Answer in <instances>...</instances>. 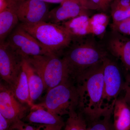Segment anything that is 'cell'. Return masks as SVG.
Returning <instances> with one entry per match:
<instances>
[{
    "label": "cell",
    "mask_w": 130,
    "mask_h": 130,
    "mask_svg": "<svg viewBox=\"0 0 130 130\" xmlns=\"http://www.w3.org/2000/svg\"><path fill=\"white\" fill-rule=\"evenodd\" d=\"M113 23L120 22L130 18V8L126 9H112Z\"/></svg>",
    "instance_id": "23"
},
{
    "label": "cell",
    "mask_w": 130,
    "mask_h": 130,
    "mask_svg": "<svg viewBox=\"0 0 130 130\" xmlns=\"http://www.w3.org/2000/svg\"><path fill=\"white\" fill-rule=\"evenodd\" d=\"M89 19L87 14H83L63 22L62 25L69 31L73 39L79 38L89 34Z\"/></svg>",
    "instance_id": "17"
},
{
    "label": "cell",
    "mask_w": 130,
    "mask_h": 130,
    "mask_svg": "<svg viewBox=\"0 0 130 130\" xmlns=\"http://www.w3.org/2000/svg\"><path fill=\"white\" fill-rule=\"evenodd\" d=\"M0 43V75L2 79L11 87L22 69L23 58L15 52L6 41Z\"/></svg>",
    "instance_id": "8"
},
{
    "label": "cell",
    "mask_w": 130,
    "mask_h": 130,
    "mask_svg": "<svg viewBox=\"0 0 130 130\" xmlns=\"http://www.w3.org/2000/svg\"><path fill=\"white\" fill-rule=\"evenodd\" d=\"M8 0H0V12H1L8 6Z\"/></svg>",
    "instance_id": "29"
},
{
    "label": "cell",
    "mask_w": 130,
    "mask_h": 130,
    "mask_svg": "<svg viewBox=\"0 0 130 130\" xmlns=\"http://www.w3.org/2000/svg\"><path fill=\"white\" fill-rule=\"evenodd\" d=\"M6 41L15 52L24 58L51 53L19 24L10 33Z\"/></svg>",
    "instance_id": "6"
},
{
    "label": "cell",
    "mask_w": 130,
    "mask_h": 130,
    "mask_svg": "<svg viewBox=\"0 0 130 130\" xmlns=\"http://www.w3.org/2000/svg\"><path fill=\"white\" fill-rule=\"evenodd\" d=\"M16 10L21 23L46 22L50 11L48 4L41 0H17Z\"/></svg>",
    "instance_id": "9"
},
{
    "label": "cell",
    "mask_w": 130,
    "mask_h": 130,
    "mask_svg": "<svg viewBox=\"0 0 130 130\" xmlns=\"http://www.w3.org/2000/svg\"><path fill=\"white\" fill-rule=\"evenodd\" d=\"M114 105L99 119L87 123V130H115L111 120Z\"/></svg>",
    "instance_id": "19"
},
{
    "label": "cell",
    "mask_w": 130,
    "mask_h": 130,
    "mask_svg": "<svg viewBox=\"0 0 130 130\" xmlns=\"http://www.w3.org/2000/svg\"><path fill=\"white\" fill-rule=\"evenodd\" d=\"M103 63V105L105 108H109L114 104L120 93L124 90L125 81L119 67L114 61L107 57Z\"/></svg>",
    "instance_id": "7"
},
{
    "label": "cell",
    "mask_w": 130,
    "mask_h": 130,
    "mask_svg": "<svg viewBox=\"0 0 130 130\" xmlns=\"http://www.w3.org/2000/svg\"><path fill=\"white\" fill-rule=\"evenodd\" d=\"M113 116L115 130H130V108L123 98L115 101Z\"/></svg>",
    "instance_id": "16"
},
{
    "label": "cell",
    "mask_w": 130,
    "mask_h": 130,
    "mask_svg": "<svg viewBox=\"0 0 130 130\" xmlns=\"http://www.w3.org/2000/svg\"><path fill=\"white\" fill-rule=\"evenodd\" d=\"M79 95L72 79L68 78L47 91L44 101L37 105L56 115H68L79 106Z\"/></svg>",
    "instance_id": "4"
},
{
    "label": "cell",
    "mask_w": 130,
    "mask_h": 130,
    "mask_svg": "<svg viewBox=\"0 0 130 130\" xmlns=\"http://www.w3.org/2000/svg\"><path fill=\"white\" fill-rule=\"evenodd\" d=\"M108 47L112 54L120 60L126 71L130 72V40L116 35L109 40Z\"/></svg>",
    "instance_id": "13"
},
{
    "label": "cell",
    "mask_w": 130,
    "mask_h": 130,
    "mask_svg": "<svg viewBox=\"0 0 130 130\" xmlns=\"http://www.w3.org/2000/svg\"><path fill=\"white\" fill-rule=\"evenodd\" d=\"M113 0H91L97 8L106 11Z\"/></svg>",
    "instance_id": "27"
},
{
    "label": "cell",
    "mask_w": 130,
    "mask_h": 130,
    "mask_svg": "<svg viewBox=\"0 0 130 130\" xmlns=\"http://www.w3.org/2000/svg\"><path fill=\"white\" fill-rule=\"evenodd\" d=\"M68 115L64 130H87V121L81 111L77 112L74 109L70 111Z\"/></svg>",
    "instance_id": "20"
},
{
    "label": "cell",
    "mask_w": 130,
    "mask_h": 130,
    "mask_svg": "<svg viewBox=\"0 0 130 130\" xmlns=\"http://www.w3.org/2000/svg\"><path fill=\"white\" fill-rule=\"evenodd\" d=\"M103 62L86 70L74 79L79 95L78 107L87 123L99 119L112 106L105 108L103 105Z\"/></svg>",
    "instance_id": "1"
},
{
    "label": "cell",
    "mask_w": 130,
    "mask_h": 130,
    "mask_svg": "<svg viewBox=\"0 0 130 130\" xmlns=\"http://www.w3.org/2000/svg\"><path fill=\"white\" fill-rule=\"evenodd\" d=\"M75 40L68 47L63 58L68 71L69 77L74 80L86 70L102 63L107 57V53L94 42Z\"/></svg>",
    "instance_id": "2"
},
{
    "label": "cell",
    "mask_w": 130,
    "mask_h": 130,
    "mask_svg": "<svg viewBox=\"0 0 130 130\" xmlns=\"http://www.w3.org/2000/svg\"><path fill=\"white\" fill-rule=\"evenodd\" d=\"M25 59L41 77L47 91L70 78L66 62L57 54L50 53Z\"/></svg>",
    "instance_id": "5"
},
{
    "label": "cell",
    "mask_w": 130,
    "mask_h": 130,
    "mask_svg": "<svg viewBox=\"0 0 130 130\" xmlns=\"http://www.w3.org/2000/svg\"><path fill=\"white\" fill-rule=\"evenodd\" d=\"M10 87L13 91L15 97L20 102L26 103L31 107L34 106L31 101L27 75L22 67L16 81L13 85Z\"/></svg>",
    "instance_id": "18"
},
{
    "label": "cell",
    "mask_w": 130,
    "mask_h": 130,
    "mask_svg": "<svg viewBox=\"0 0 130 130\" xmlns=\"http://www.w3.org/2000/svg\"><path fill=\"white\" fill-rule=\"evenodd\" d=\"M124 90L125 91V95L123 97L126 104L130 108V72L126 74L125 77Z\"/></svg>",
    "instance_id": "25"
},
{
    "label": "cell",
    "mask_w": 130,
    "mask_h": 130,
    "mask_svg": "<svg viewBox=\"0 0 130 130\" xmlns=\"http://www.w3.org/2000/svg\"><path fill=\"white\" fill-rule=\"evenodd\" d=\"M16 99L9 85L1 84L0 113L11 124L21 120L25 116L27 108Z\"/></svg>",
    "instance_id": "10"
},
{
    "label": "cell",
    "mask_w": 130,
    "mask_h": 130,
    "mask_svg": "<svg viewBox=\"0 0 130 130\" xmlns=\"http://www.w3.org/2000/svg\"><path fill=\"white\" fill-rule=\"evenodd\" d=\"M111 27L115 32L130 36V18L120 22L113 23Z\"/></svg>",
    "instance_id": "22"
},
{
    "label": "cell",
    "mask_w": 130,
    "mask_h": 130,
    "mask_svg": "<svg viewBox=\"0 0 130 130\" xmlns=\"http://www.w3.org/2000/svg\"><path fill=\"white\" fill-rule=\"evenodd\" d=\"M22 67L27 75L31 101L34 104L33 102L40 98L43 90L46 89L44 83L34 68L24 58Z\"/></svg>",
    "instance_id": "14"
},
{
    "label": "cell",
    "mask_w": 130,
    "mask_h": 130,
    "mask_svg": "<svg viewBox=\"0 0 130 130\" xmlns=\"http://www.w3.org/2000/svg\"></svg>",
    "instance_id": "31"
},
{
    "label": "cell",
    "mask_w": 130,
    "mask_h": 130,
    "mask_svg": "<svg viewBox=\"0 0 130 130\" xmlns=\"http://www.w3.org/2000/svg\"><path fill=\"white\" fill-rule=\"evenodd\" d=\"M16 5H9L0 12V43L6 39L18 26L19 20L16 10Z\"/></svg>",
    "instance_id": "15"
},
{
    "label": "cell",
    "mask_w": 130,
    "mask_h": 130,
    "mask_svg": "<svg viewBox=\"0 0 130 130\" xmlns=\"http://www.w3.org/2000/svg\"><path fill=\"white\" fill-rule=\"evenodd\" d=\"M9 130H54L49 126L43 125L38 128H35L32 126L25 124L21 120L15 121L11 124Z\"/></svg>",
    "instance_id": "21"
},
{
    "label": "cell",
    "mask_w": 130,
    "mask_h": 130,
    "mask_svg": "<svg viewBox=\"0 0 130 130\" xmlns=\"http://www.w3.org/2000/svg\"><path fill=\"white\" fill-rule=\"evenodd\" d=\"M47 3H60L64 2L67 0H41Z\"/></svg>",
    "instance_id": "30"
},
{
    "label": "cell",
    "mask_w": 130,
    "mask_h": 130,
    "mask_svg": "<svg viewBox=\"0 0 130 130\" xmlns=\"http://www.w3.org/2000/svg\"><path fill=\"white\" fill-rule=\"evenodd\" d=\"M49 12L46 22L59 25L77 16L86 14L83 0H67Z\"/></svg>",
    "instance_id": "11"
},
{
    "label": "cell",
    "mask_w": 130,
    "mask_h": 130,
    "mask_svg": "<svg viewBox=\"0 0 130 130\" xmlns=\"http://www.w3.org/2000/svg\"><path fill=\"white\" fill-rule=\"evenodd\" d=\"M26 119L31 123H37L49 126L54 130H61L65 123L62 116L50 112L46 109L34 105Z\"/></svg>",
    "instance_id": "12"
},
{
    "label": "cell",
    "mask_w": 130,
    "mask_h": 130,
    "mask_svg": "<svg viewBox=\"0 0 130 130\" xmlns=\"http://www.w3.org/2000/svg\"><path fill=\"white\" fill-rule=\"evenodd\" d=\"M19 25L50 53L58 54L68 47L73 40L72 35L62 25L46 22L35 24L20 23Z\"/></svg>",
    "instance_id": "3"
},
{
    "label": "cell",
    "mask_w": 130,
    "mask_h": 130,
    "mask_svg": "<svg viewBox=\"0 0 130 130\" xmlns=\"http://www.w3.org/2000/svg\"><path fill=\"white\" fill-rule=\"evenodd\" d=\"M109 18L104 13H98L93 15L89 20L90 26H107L109 23Z\"/></svg>",
    "instance_id": "24"
},
{
    "label": "cell",
    "mask_w": 130,
    "mask_h": 130,
    "mask_svg": "<svg viewBox=\"0 0 130 130\" xmlns=\"http://www.w3.org/2000/svg\"><path fill=\"white\" fill-rule=\"evenodd\" d=\"M111 6L112 9L130 8V0H114Z\"/></svg>",
    "instance_id": "26"
},
{
    "label": "cell",
    "mask_w": 130,
    "mask_h": 130,
    "mask_svg": "<svg viewBox=\"0 0 130 130\" xmlns=\"http://www.w3.org/2000/svg\"><path fill=\"white\" fill-rule=\"evenodd\" d=\"M10 126L8 120L0 113V130H9Z\"/></svg>",
    "instance_id": "28"
}]
</instances>
